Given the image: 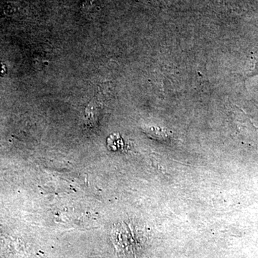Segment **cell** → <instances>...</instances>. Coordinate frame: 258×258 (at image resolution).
I'll use <instances>...</instances> for the list:
<instances>
[{
    "label": "cell",
    "instance_id": "6da1fadb",
    "mask_svg": "<svg viewBox=\"0 0 258 258\" xmlns=\"http://www.w3.org/2000/svg\"><path fill=\"white\" fill-rule=\"evenodd\" d=\"M116 134H113L108 139V147L112 150L116 151L121 147L123 142L120 137H116Z\"/></svg>",
    "mask_w": 258,
    "mask_h": 258
}]
</instances>
